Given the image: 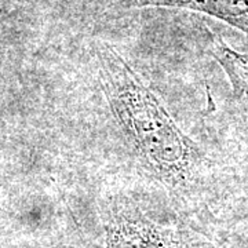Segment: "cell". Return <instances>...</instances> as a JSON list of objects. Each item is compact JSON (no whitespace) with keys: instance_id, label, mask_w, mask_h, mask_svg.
<instances>
[{"instance_id":"obj_1","label":"cell","mask_w":248,"mask_h":248,"mask_svg":"<svg viewBox=\"0 0 248 248\" xmlns=\"http://www.w3.org/2000/svg\"><path fill=\"white\" fill-rule=\"evenodd\" d=\"M95 57L109 110L152 175L205 204L218 203L228 195L234 187L229 167L178 127L156 94L112 46L97 43Z\"/></svg>"},{"instance_id":"obj_2","label":"cell","mask_w":248,"mask_h":248,"mask_svg":"<svg viewBox=\"0 0 248 248\" xmlns=\"http://www.w3.org/2000/svg\"><path fill=\"white\" fill-rule=\"evenodd\" d=\"M210 53L229 80V113L248 151V53L232 48L218 36L213 37Z\"/></svg>"},{"instance_id":"obj_3","label":"cell","mask_w":248,"mask_h":248,"mask_svg":"<svg viewBox=\"0 0 248 248\" xmlns=\"http://www.w3.org/2000/svg\"><path fill=\"white\" fill-rule=\"evenodd\" d=\"M127 9L164 7L200 13L248 36V0H120Z\"/></svg>"},{"instance_id":"obj_4","label":"cell","mask_w":248,"mask_h":248,"mask_svg":"<svg viewBox=\"0 0 248 248\" xmlns=\"http://www.w3.org/2000/svg\"><path fill=\"white\" fill-rule=\"evenodd\" d=\"M229 234L225 237L222 248H248V213L232 225Z\"/></svg>"}]
</instances>
